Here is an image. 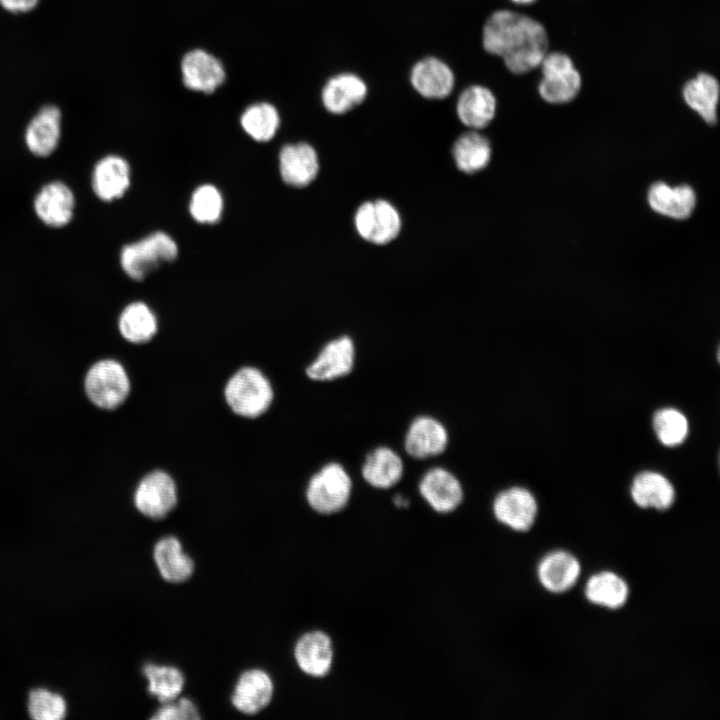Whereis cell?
I'll use <instances>...</instances> for the list:
<instances>
[{"label":"cell","instance_id":"obj_1","mask_svg":"<svg viewBox=\"0 0 720 720\" xmlns=\"http://www.w3.org/2000/svg\"><path fill=\"white\" fill-rule=\"evenodd\" d=\"M482 45L487 53L500 57L510 72L524 74L538 67L548 52V36L532 17L500 9L485 21Z\"/></svg>","mask_w":720,"mask_h":720},{"label":"cell","instance_id":"obj_2","mask_svg":"<svg viewBox=\"0 0 720 720\" xmlns=\"http://www.w3.org/2000/svg\"><path fill=\"white\" fill-rule=\"evenodd\" d=\"M131 380L124 364L113 357L93 361L82 379V389L88 402L103 411H116L128 400Z\"/></svg>","mask_w":720,"mask_h":720},{"label":"cell","instance_id":"obj_3","mask_svg":"<svg viewBox=\"0 0 720 720\" xmlns=\"http://www.w3.org/2000/svg\"><path fill=\"white\" fill-rule=\"evenodd\" d=\"M225 400L230 409L245 418L264 414L273 400V389L266 376L254 367H243L226 383Z\"/></svg>","mask_w":720,"mask_h":720},{"label":"cell","instance_id":"obj_4","mask_svg":"<svg viewBox=\"0 0 720 720\" xmlns=\"http://www.w3.org/2000/svg\"><path fill=\"white\" fill-rule=\"evenodd\" d=\"M175 241L164 232H155L125 245L120 253L123 271L133 280H142L148 274L177 257Z\"/></svg>","mask_w":720,"mask_h":720},{"label":"cell","instance_id":"obj_5","mask_svg":"<svg viewBox=\"0 0 720 720\" xmlns=\"http://www.w3.org/2000/svg\"><path fill=\"white\" fill-rule=\"evenodd\" d=\"M352 492V480L339 463L323 466L309 480L306 499L309 506L320 514H333L348 504Z\"/></svg>","mask_w":720,"mask_h":720},{"label":"cell","instance_id":"obj_6","mask_svg":"<svg viewBox=\"0 0 720 720\" xmlns=\"http://www.w3.org/2000/svg\"><path fill=\"white\" fill-rule=\"evenodd\" d=\"M542 79L538 91L551 104H564L578 95L582 79L572 59L562 52H547L540 64Z\"/></svg>","mask_w":720,"mask_h":720},{"label":"cell","instance_id":"obj_7","mask_svg":"<svg viewBox=\"0 0 720 720\" xmlns=\"http://www.w3.org/2000/svg\"><path fill=\"white\" fill-rule=\"evenodd\" d=\"M354 225L363 240L384 245L399 235L402 221L399 211L392 203L377 199L363 202L357 208Z\"/></svg>","mask_w":720,"mask_h":720},{"label":"cell","instance_id":"obj_8","mask_svg":"<svg viewBox=\"0 0 720 720\" xmlns=\"http://www.w3.org/2000/svg\"><path fill=\"white\" fill-rule=\"evenodd\" d=\"M177 487L166 472L155 470L140 479L133 493L135 508L147 518L166 517L177 504Z\"/></svg>","mask_w":720,"mask_h":720},{"label":"cell","instance_id":"obj_9","mask_svg":"<svg viewBox=\"0 0 720 720\" xmlns=\"http://www.w3.org/2000/svg\"><path fill=\"white\" fill-rule=\"evenodd\" d=\"M180 73L185 88L204 94L214 93L226 80L223 63L201 48L189 50L183 55Z\"/></svg>","mask_w":720,"mask_h":720},{"label":"cell","instance_id":"obj_10","mask_svg":"<svg viewBox=\"0 0 720 720\" xmlns=\"http://www.w3.org/2000/svg\"><path fill=\"white\" fill-rule=\"evenodd\" d=\"M62 110L56 104H44L32 116L24 131L28 150L37 157L52 154L61 139Z\"/></svg>","mask_w":720,"mask_h":720},{"label":"cell","instance_id":"obj_11","mask_svg":"<svg viewBox=\"0 0 720 720\" xmlns=\"http://www.w3.org/2000/svg\"><path fill=\"white\" fill-rule=\"evenodd\" d=\"M409 80L419 95L431 100L448 97L455 86L453 69L435 56H426L418 60L410 70Z\"/></svg>","mask_w":720,"mask_h":720},{"label":"cell","instance_id":"obj_12","mask_svg":"<svg viewBox=\"0 0 720 720\" xmlns=\"http://www.w3.org/2000/svg\"><path fill=\"white\" fill-rule=\"evenodd\" d=\"M538 506L533 494L522 487L500 492L493 502V513L503 525L518 532L528 531L534 524Z\"/></svg>","mask_w":720,"mask_h":720},{"label":"cell","instance_id":"obj_13","mask_svg":"<svg viewBox=\"0 0 720 720\" xmlns=\"http://www.w3.org/2000/svg\"><path fill=\"white\" fill-rule=\"evenodd\" d=\"M368 95L365 80L353 72L331 76L321 90V102L331 114H345L360 105Z\"/></svg>","mask_w":720,"mask_h":720},{"label":"cell","instance_id":"obj_14","mask_svg":"<svg viewBox=\"0 0 720 720\" xmlns=\"http://www.w3.org/2000/svg\"><path fill=\"white\" fill-rule=\"evenodd\" d=\"M355 347L346 335L328 342L306 369L314 381H330L348 375L354 366Z\"/></svg>","mask_w":720,"mask_h":720},{"label":"cell","instance_id":"obj_15","mask_svg":"<svg viewBox=\"0 0 720 720\" xmlns=\"http://www.w3.org/2000/svg\"><path fill=\"white\" fill-rule=\"evenodd\" d=\"M274 685L267 672L250 669L238 678L231 697L233 707L240 713L254 715L272 700Z\"/></svg>","mask_w":720,"mask_h":720},{"label":"cell","instance_id":"obj_16","mask_svg":"<svg viewBox=\"0 0 720 720\" xmlns=\"http://www.w3.org/2000/svg\"><path fill=\"white\" fill-rule=\"evenodd\" d=\"M419 492L439 513L454 511L463 500L461 483L456 476L441 467L432 468L424 474L419 483Z\"/></svg>","mask_w":720,"mask_h":720},{"label":"cell","instance_id":"obj_17","mask_svg":"<svg viewBox=\"0 0 720 720\" xmlns=\"http://www.w3.org/2000/svg\"><path fill=\"white\" fill-rule=\"evenodd\" d=\"M448 445V432L441 422L430 416H419L410 424L404 447L411 457L426 459L440 455Z\"/></svg>","mask_w":720,"mask_h":720},{"label":"cell","instance_id":"obj_18","mask_svg":"<svg viewBox=\"0 0 720 720\" xmlns=\"http://www.w3.org/2000/svg\"><path fill=\"white\" fill-rule=\"evenodd\" d=\"M331 638L322 631L303 634L294 647V658L300 670L315 678L326 676L333 664Z\"/></svg>","mask_w":720,"mask_h":720},{"label":"cell","instance_id":"obj_19","mask_svg":"<svg viewBox=\"0 0 720 720\" xmlns=\"http://www.w3.org/2000/svg\"><path fill=\"white\" fill-rule=\"evenodd\" d=\"M74 207L72 190L60 181L44 185L34 199V210L38 218L54 228L63 227L71 221Z\"/></svg>","mask_w":720,"mask_h":720},{"label":"cell","instance_id":"obj_20","mask_svg":"<svg viewBox=\"0 0 720 720\" xmlns=\"http://www.w3.org/2000/svg\"><path fill=\"white\" fill-rule=\"evenodd\" d=\"M497 100L492 90L481 84L464 88L456 102L460 122L472 130L488 126L496 115Z\"/></svg>","mask_w":720,"mask_h":720},{"label":"cell","instance_id":"obj_21","mask_svg":"<svg viewBox=\"0 0 720 720\" xmlns=\"http://www.w3.org/2000/svg\"><path fill=\"white\" fill-rule=\"evenodd\" d=\"M283 181L293 187L309 185L319 171V159L314 147L306 142L287 144L279 154Z\"/></svg>","mask_w":720,"mask_h":720},{"label":"cell","instance_id":"obj_22","mask_svg":"<svg viewBox=\"0 0 720 720\" xmlns=\"http://www.w3.org/2000/svg\"><path fill=\"white\" fill-rule=\"evenodd\" d=\"M580 573L581 566L578 559L563 550L548 553L537 567L540 584L552 593H563L571 589Z\"/></svg>","mask_w":720,"mask_h":720},{"label":"cell","instance_id":"obj_23","mask_svg":"<svg viewBox=\"0 0 720 720\" xmlns=\"http://www.w3.org/2000/svg\"><path fill=\"white\" fill-rule=\"evenodd\" d=\"M129 184L130 167L122 157L108 155L94 166L91 185L100 200L112 201L122 197Z\"/></svg>","mask_w":720,"mask_h":720},{"label":"cell","instance_id":"obj_24","mask_svg":"<svg viewBox=\"0 0 720 720\" xmlns=\"http://www.w3.org/2000/svg\"><path fill=\"white\" fill-rule=\"evenodd\" d=\"M153 559L161 577L167 582L183 583L193 575L194 561L174 536H165L156 542Z\"/></svg>","mask_w":720,"mask_h":720},{"label":"cell","instance_id":"obj_25","mask_svg":"<svg viewBox=\"0 0 720 720\" xmlns=\"http://www.w3.org/2000/svg\"><path fill=\"white\" fill-rule=\"evenodd\" d=\"M650 207L673 219L688 218L696 205V195L689 185L671 187L664 182L654 183L648 191Z\"/></svg>","mask_w":720,"mask_h":720},{"label":"cell","instance_id":"obj_26","mask_svg":"<svg viewBox=\"0 0 720 720\" xmlns=\"http://www.w3.org/2000/svg\"><path fill=\"white\" fill-rule=\"evenodd\" d=\"M631 497L641 508L666 510L675 499V491L671 482L662 474L645 471L639 473L631 486Z\"/></svg>","mask_w":720,"mask_h":720},{"label":"cell","instance_id":"obj_27","mask_svg":"<svg viewBox=\"0 0 720 720\" xmlns=\"http://www.w3.org/2000/svg\"><path fill=\"white\" fill-rule=\"evenodd\" d=\"M157 319L144 302H132L119 314L117 330L123 340L130 344H144L156 334Z\"/></svg>","mask_w":720,"mask_h":720},{"label":"cell","instance_id":"obj_28","mask_svg":"<svg viewBox=\"0 0 720 720\" xmlns=\"http://www.w3.org/2000/svg\"><path fill=\"white\" fill-rule=\"evenodd\" d=\"M403 475L400 456L388 447H378L367 455L362 476L372 487L388 489L397 484Z\"/></svg>","mask_w":720,"mask_h":720},{"label":"cell","instance_id":"obj_29","mask_svg":"<svg viewBox=\"0 0 720 720\" xmlns=\"http://www.w3.org/2000/svg\"><path fill=\"white\" fill-rule=\"evenodd\" d=\"M683 98L706 123H716L719 83L714 76L702 72L687 81L683 87Z\"/></svg>","mask_w":720,"mask_h":720},{"label":"cell","instance_id":"obj_30","mask_svg":"<svg viewBox=\"0 0 720 720\" xmlns=\"http://www.w3.org/2000/svg\"><path fill=\"white\" fill-rule=\"evenodd\" d=\"M492 149L489 140L478 130L461 134L453 144L452 155L456 167L466 174L484 169L490 162Z\"/></svg>","mask_w":720,"mask_h":720},{"label":"cell","instance_id":"obj_31","mask_svg":"<svg viewBox=\"0 0 720 720\" xmlns=\"http://www.w3.org/2000/svg\"><path fill=\"white\" fill-rule=\"evenodd\" d=\"M585 597L592 604L608 609L623 607L628 599L629 588L623 578L611 571L592 575L585 586Z\"/></svg>","mask_w":720,"mask_h":720},{"label":"cell","instance_id":"obj_32","mask_svg":"<svg viewBox=\"0 0 720 720\" xmlns=\"http://www.w3.org/2000/svg\"><path fill=\"white\" fill-rule=\"evenodd\" d=\"M245 133L253 140L266 142L271 140L280 126V115L276 107L268 102L249 105L240 117Z\"/></svg>","mask_w":720,"mask_h":720},{"label":"cell","instance_id":"obj_33","mask_svg":"<svg viewBox=\"0 0 720 720\" xmlns=\"http://www.w3.org/2000/svg\"><path fill=\"white\" fill-rule=\"evenodd\" d=\"M143 673L149 693L162 704L177 699L184 688V675L174 666L150 663L144 666Z\"/></svg>","mask_w":720,"mask_h":720},{"label":"cell","instance_id":"obj_34","mask_svg":"<svg viewBox=\"0 0 720 720\" xmlns=\"http://www.w3.org/2000/svg\"><path fill=\"white\" fill-rule=\"evenodd\" d=\"M653 428L660 442L668 447L681 444L688 435L686 417L674 408L657 411L653 417Z\"/></svg>","mask_w":720,"mask_h":720},{"label":"cell","instance_id":"obj_35","mask_svg":"<svg viewBox=\"0 0 720 720\" xmlns=\"http://www.w3.org/2000/svg\"><path fill=\"white\" fill-rule=\"evenodd\" d=\"M189 210L198 223H215L222 214L223 198L215 186L209 184L199 186L192 194Z\"/></svg>","mask_w":720,"mask_h":720},{"label":"cell","instance_id":"obj_36","mask_svg":"<svg viewBox=\"0 0 720 720\" xmlns=\"http://www.w3.org/2000/svg\"><path fill=\"white\" fill-rule=\"evenodd\" d=\"M28 712L35 720H60L65 717L66 703L61 695L38 688L29 694Z\"/></svg>","mask_w":720,"mask_h":720},{"label":"cell","instance_id":"obj_37","mask_svg":"<svg viewBox=\"0 0 720 720\" xmlns=\"http://www.w3.org/2000/svg\"><path fill=\"white\" fill-rule=\"evenodd\" d=\"M154 720H196L200 718L198 708L188 698L175 699L163 705L151 717Z\"/></svg>","mask_w":720,"mask_h":720},{"label":"cell","instance_id":"obj_38","mask_svg":"<svg viewBox=\"0 0 720 720\" xmlns=\"http://www.w3.org/2000/svg\"><path fill=\"white\" fill-rule=\"evenodd\" d=\"M42 0H0V8L12 16H23L36 10Z\"/></svg>","mask_w":720,"mask_h":720},{"label":"cell","instance_id":"obj_39","mask_svg":"<svg viewBox=\"0 0 720 720\" xmlns=\"http://www.w3.org/2000/svg\"><path fill=\"white\" fill-rule=\"evenodd\" d=\"M394 504L399 508H404L409 506V500L404 498L403 495H396L394 497Z\"/></svg>","mask_w":720,"mask_h":720},{"label":"cell","instance_id":"obj_40","mask_svg":"<svg viewBox=\"0 0 720 720\" xmlns=\"http://www.w3.org/2000/svg\"><path fill=\"white\" fill-rule=\"evenodd\" d=\"M510 1H512L515 4H519V5H527V4H531V3L535 2L536 0H510Z\"/></svg>","mask_w":720,"mask_h":720}]
</instances>
